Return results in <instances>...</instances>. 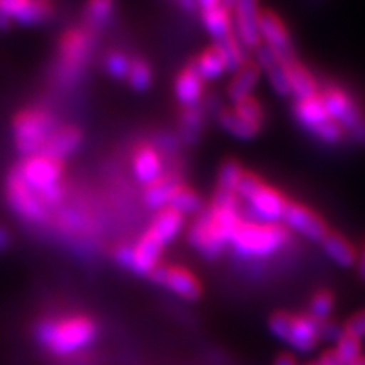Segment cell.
Segmentation results:
<instances>
[{"label": "cell", "mask_w": 365, "mask_h": 365, "mask_svg": "<svg viewBox=\"0 0 365 365\" xmlns=\"http://www.w3.org/2000/svg\"><path fill=\"white\" fill-rule=\"evenodd\" d=\"M31 333L44 352L68 357L93 345L100 327L97 319L85 313L44 314L36 319Z\"/></svg>", "instance_id": "obj_1"}, {"label": "cell", "mask_w": 365, "mask_h": 365, "mask_svg": "<svg viewBox=\"0 0 365 365\" xmlns=\"http://www.w3.org/2000/svg\"><path fill=\"white\" fill-rule=\"evenodd\" d=\"M98 31L85 24L83 21L65 27L58 36L54 48L51 83L58 90H71L83 80L97 48Z\"/></svg>", "instance_id": "obj_2"}, {"label": "cell", "mask_w": 365, "mask_h": 365, "mask_svg": "<svg viewBox=\"0 0 365 365\" xmlns=\"http://www.w3.org/2000/svg\"><path fill=\"white\" fill-rule=\"evenodd\" d=\"M12 168L21 176V180L53 210V215L66 202V161L48 156L44 153H36L21 158V161L14 164Z\"/></svg>", "instance_id": "obj_3"}, {"label": "cell", "mask_w": 365, "mask_h": 365, "mask_svg": "<svg viewBox=\"0 0 365 365\" xmlns=\"http://www.w3.org/2000/svg\"><path fill=\"white\" fill-rule=\"evenodd\" d=\"M59 124L56 113L46 105H27L14 113L11 122L14 148L21 158L41 153L46 140Z\"/></svg>", "instance_id": "obj_4"}, {"label": "cell", "mask_w": 365, "mask_h": 365, "mask_svg": "<svg viewBox=\"0 0 365 365\" xmlns=\"http://www.w3.org/2000/svg\"><path fill=\"white\" fill-rule=\"evenodd\" d=\"M289 242V230L282 225L242 222L230 242V249L237 257L245 261H262L281 252Z\"/></svg>", "instance_id": "obj_5"}, {"label": "cell", "mask_w": 365, "mask_h": 365, "mask_svg": "<svg viewBox=\"0 0 365 365\" xmlns=\"http://www.w3.org/2000/svg\"><path fill=\"white\" fill-rule=\"evenodd\" d=\"M4 196L14 215L31 227L51 225L53 210L44 203V200L31 190L21 176L11 168L4 181Z\"/></svg>", "instance_id": "obj_6"}, {"label": "cell", "mask_w": 365, "mask_h": 365, "mask_svg": "<svg viewBox=\"0 0 365 365\" xmlns=\"http://www.w3.org/2000/svg\"><path fill=\"white\" fill-rule=\"evenodd\" d=\"M319 98L325 105L328 117L335 120L345 134H349L355 143L365 145V113L354 97L339 86L319 88Z\"/></svg>", "instance_id": "obj_7"}, {"label": "cell", "mask_w": 365, "mask_h": 365, "mask_svg": "<svg viewBox=\"0 0 365 365\" xmlns=\"http://www.w3.org/2000/svg\"><path fill=\"white\" fill-rule=\"evenodd\" d=\"M54 14L56 0H0V29L48 24Z\"/></svg>", "instance_id": "obj_8"}, {"label": "cell", "mask_w": 365, "mask_h": 365, "mask_svg": "<svg viewBox=\"0 0 365 365\" xmlns=\"http://www.w3.org/2000/svg\"><path fill=\"white\" fill-rule=\"evenodd\" d=\"M188 242L196 252L208 261L218 259L228 249V245L222 240L215 225H213L212 212L208 207H205L195 217L188 230Z\"/></svg>", "instance_id": "obj_9"}, {"label": "cell", "mask_w": 365, "mask_h": 365, "mask_svg": "<svg viewBox=\"0 0 365 365\" xmlns=\"http://www.w3.org/2000/svg\"><path fill=\"white\" fill-rule=\"evenodd\" d=\"M149 279L154 284H159L171 291L173 294L180 296L186 301H196L202 296V282L188 269L181 266H170V264H159Z\"/></svg>", "instance_id": "obj_10"}, {"label": "cell", "mask_w": 365, "mask_h": 365, "mask_svg": "<svg viewBox=\"0 0 365 365\" xmlns=\"http://www.w3.org/2000/svg\"><path fill=\"white\" fill-rule=\"evenodd\" d=\"M259 36L261 44L271 49L281 61L291 63L296 59V49L289 31L279 17L271 11H262L259 19Z\"/></svg>", "instance_id": "obj_11"}, {"label": "cell", "mask_w": 365, "mask_h": 365, "mask_svg": "<svg viewBox=\"0 0 365 365\" xmlns=\"http://www.w3.org/2000/svg\"><path fill=\"white\" fill-rule=\"evenodd\" d=\"M282 225L303 239L318 242V244H322V240L330 234L325 220L318 213L296 202L287 203L284 217H282Z\"/></svg>", "instance_id": "obj_12"}, {"label": "cell", "mask_w": 365, "mask_h": 365, "mask_svg": "<svg viewBox=\"0 0 365 365\" xmlns=\"http://www.w3.org/2000/svg\"><path fill=\"white\" fill-rule=\"evenodd\" d=\"M261 12L257 0H237L235 7L230 12L234 36L247 51H254L261 46V36H259Z\"/></svg>", "instance_id": "obj_13"}, {"label": "cell", "mask_w": 365, "mask_h": 365, "mask_svg": "<svg viewBox=\"0 0 365 365\" xmlns=\"http://www.w3.org/2000/svg\"><path fill=\"white\" fill-rule=\"evenodd\" d=\"M287 203L289 202L281 191L269 185H264L247 202V213L250 217L244 222L269 223V225L282 223Z\"/></svg>", "instance_id": "obj_14"}, {"label": "cell", "mask_w": 365, "mask_h": 365, "mask_svg": "<svg viewBox=\"0 0 365 365\" xmlns=\"http://www.w3.org/2000/svg\"><path fill=\"white\" fill-rule=\"evenodd\" d=\"M130 170L135 181L145 188L164 176L163 154L153 143H139L132 149Z\"/></svg>", "instance_id": "obj_15"}, {"label": "cell", "mask_w": 365, "mask_h": 365, "mask_svg": "<svg viewBox=\"0 0 365 365\" xmlns=\"http://www.w3.org/2000/svg\"><path fill=\"white\" fill-rule=\"evenodd\" d=\"M83 139L85 134L80 125L68 124V122L66 124H61V122H59L56 129L49 134L41 153L56 159H61V161H66V158L73 156V154H76L81 149Z\"/></svg>", "instance_id": "obj_16"}, {"label": "cell", "mask_w": 365, "mask_h": 365, "mask_svg": "<svg viewBox=\"0 0 365 365\" xmlns=\"http://www.w3.org/2000/svg\"><path fill=\"white\" fill-rule=\"evenodd\" d=\"M163 252V245L150 235V232L145 230L132 244V261L129 271L149 277V274L159 266Z\"/></svg>", "instance_id": "obj_17"}, {"label": "cell", "mask_w": 365, "mask_h": 365, "mask_svg": "<svg viewBox=\"0 0 365 365\" xmlns=\"http://www.w3.org/2000/svg\"><path fill=\"white\" fill-rule=\"evenodd\" d=\"M284 341L296 352H309L319 341V323L308 313L293 314V322H291V328Z\"/></svg>", "instance_id": "obj_18"}, {"label": "cell", "mask_w": 365, "mask_h": 365, "mask_svg": "<svg viewBox=\"0 0 365 365\" xmlns=\"http://www.w3.org/2000/svg\"><path fill=\"white\" fill-rule=\"evenodd\" d=\"M205 81L200 78L198 73L193 70V66L188 65L178 73L175 78V85H173V90H175V97L178 103L181 105V108L188 107H196V105L203 103L205 97Z\"/></svg>", "instance_id": "obj_19"}, {"label": "cell", "mask_w": 365, "mask_h": 365, "mask_svg": "<svg viewBox=\"0 0 365 365\" xmlns=\"http://www.w3.org/2000/svg\"><path fill=\"white\" fill-rule=\"evenodd\" d=\"M185 227V217L171 208H164L156 212L149 223L148 232L156 239L164 249L176 240Z\"/></svg>", "instance_id": "obj_20"}, {"label": "cell", "mask_w": 365, "mask_h": 365, "mask_svg": "<svg viewBox=\"0 0 365 365\" xmlns=\"http://www.w3.org/2000/svg\"><path fill=\"white\" fill-rule=\"evenodd\" d=\"M286 73H287V81H289V90L291 97L298 100H307L313 98L319 95V85L314 80V76L308 71V68H304L298 59L294 61L286 63Z\"/></svg>", "instance_id": "obj_21"}, {"label": "cell", "mask_w": 365, "mask_h": 365, "mask_svg": "<svg viewBox=\"0 0 365 365\" xmlns=\"http://www.w3.org/2000/svg\"><path fill=\"white\" fill-rule=\"evenodd\" d=\"M293 113L296 122H298L304 130H308L309 134H313L319 125H323L327 120H330L325 105H323L319 95L313 98L298 100V102H294Z\"/></svg>", "instance_id": "obj_22"}, {"label": "cell", "mask_w": 365, "mask_h": 365, "mask_svg": "<svg viewBox=\"0 0 365 365\" xmlns=\"http://www.w3.org/2000/svg\"><path fill=\"white\" fill-rule=\"evenodd\" d=\"M261 78V70L255 63H245L239 71L234 73V78L227 86V98L232 103L240 102V100L252 97V91Z\"/></svg>", "instance_id": "obj_23"}, {"label": "cell", "mask_w": 365, "mask_h": 365, "mask_svg": "<svg viewBox=\"0 0 365 365\" xmlns=\"http://www.w3.org/2000/svg\"><path fill=\"white\" fill-rule=\"evenodd\" d=\"M181 182L176 180V176H166L164 175L161 180H158L153 185L145 186L143 191V202L145 207L153 212H159L170 207V202L175 195Z\"/></svg>", "instance_id": "obj_24"}, {"label": "cell", "mask_w": 365, "mask_h": 365, "mask_svg": "<svg viewBox=\"0 0 365 365\" xmlns=\"http://www.w3.org/2000/svg\"><path fill=\"white\" fill-rule=\"evenodd\" d=\"M117 11V0H85L81 6V21L95 31H102L110 24Z\"/></svg>", "instance_id": "obj_25"}, {"label": "cell", "mask_w": 365, "mask_h": 365, "mask_svg": "<svg viewBox=\"0 0 365 365\" xmlns=\"http://www.w3.org/2000/svg\"><path fill=\"white\" fill-rule=\"evenodd\" d=\"M322 249L327 254V257L331 262H335L340 267H352L357 262V252L354 245L350 244L345 237L330 232L325 239L322 240Z\"/></svg>", "instance_id": "obj_26"}, {"label": "cell", "mask_w": 365, "mask_h": 365, "mask_svg": "<svg viewBox=\"0 0 365 365\" xmlns=\"http://www.w3.org/2000/svg\"><path fill=\"white\" fill-rule=\"evenodd\" d=\"M193 66V70L198 73V76L203 81H215L220 80L227 73L225 61H223L222 54L215 46L205 49L203 53H200L193 61L190 63Z\"/></svg>", "instance_id": "obj_27"}, {"label": "cell", "mask_w": 365, "mask_h": 365, "mask_svg": "<svg viewBox=\"0 0 365 365\" xmlns=\"http://www.w3.org/2000/svg\"><path fill=\"white\" fill-rule=\"evenodd\" d=\"M200 19H202L203 29L215 43L230 38L234 34V26H232V14L223 9L222 6L212 11L200 12Z\"/></svg>", "instance_id": "obj_28"}, {"label": "cell", "mask_w": 365, "mask_h": 365, "mask_svg": "<svg viewBox=\"0 0 365 365\" xmlns=\"http://www.w3.org/2000/svg\"><path fill=\"white\" fill-rule=\"evenodd\" d=\"M205 124L203 105L181 108L180 113V139L185 144L195 145L200 140Z\"/></svg>", "instance_id": "obj_29"}, {"label": "cell", "mask_w": 365, "mask_h": 365, "mask_svg": "<svg viewBox=\"0 0 365 365\" xmlns=\"http://www.w3.org/2000/svg\"><path fill=\"white\" fill-rule=\"evenodd\" d=\"M217 122L228 135H232L237 140H252L261 132V127L249 124L247 120H244V118H240L237 113H234L232 108H223L218 113Z\"/></svg>", "instance_id": "obj_30"}, {"label": "cell", "mask_w": 365, "mask_h": 365, "mask_svg": "<svg viewBox=\"0 0 365 365\" xmlns=\"http://www.w3.org/2000/svg\"><path fill=\"white\" fill-rule=\"evenodd\" d=\"M168 208L175 210V212H178L180 215L186 218L191 215H198L205 207H203L202 196L196 193L195 190H191L185 185H180L178 186V190L175 191V195H173L170 207Z\"/></svg>", "instance_id": "obj_31"}, {"label": "cell", "mask_w": 365, "mask_h": 365, "mask_svg": "<svg viewBox=\"0 0 365 365\" xmlns=\"http://www.w3.org/2000/svg\"><path fill=\"white\" fill-rule=\"evenodd\" d=\"M213 46L220 51L223 61H225L227 71L230 73L239 71L240 68L247 63V54H245L247 53V49L239 43V39H237L234 34H232L230 38L218 41V43H215Z\"/></svg>", "instance_id": "obj_32"}, {"label": "cell", "mask_w": 365, "mask_h": 365, "mask_svg": "<svg viewBox=\"0 0 365 365\" xmlns=\"http://www.w3.org/2000/svg\"><path fill=\"white\" fill-rule=\"evenodd\" d=\"M153 68L143 58H132L129 73H127V85L137 93H144L153 85Z\"/></svg>", "instance_id": "obj_33"}, {"label": "cell", "mask_w": 365, "mask_h": 365, "mask_svg": "<svg viewBox=\"0 0 365 365\" xmlns=\"http://www.w3.org/2000/svg\"><path fill=\"white\" fill-rule=\"evenodd\" d=\"M132 58L127 56L120 49H110L103 54L102 66L105 73L113 80H125L127 73H129Z\"/></svg>", "instance_id": "obj_34"}, {"label": "cell", "mask_w": 365, "mask_h": 365, "mask_svg": "<svg viewBox=\"0 0 365 365\" xmlns=\"http://www.w3.org/2000/svg\"><path fill=\"white\" fill-rule=\"evenodd\" d=\"M244 168L240 166L239 163L230 159V161H225L218 168L217 173V190L223 191H232L235 193L237 185H239L242 176H244Z\"/></svg>", "instance_id": "obj_35"}, {"label": "cell", "mask_w": 365, "mask_h": 365, "mask_svg": "<svg viewBox=\"0 0 365 365\" xmlns=\"http://www.w3.org/2000/svg\"><path fill=\"white\" fill-rule=\"evenodd\" d=\"M333 307H335V298H333V294L328 293V291H319V293L314 294L312 301H309L308 314L313 319H317L318 323L327 322L333 312Z\"/></svg>", "instance_id": "obj_36"}, {"label": "cell", "mask_w": 365, "mask_h": 365, "mask_svg": "<svg viewBox=\"0 0 365 365\" xmlns=\"http://www.w3.org/2000/svg\"><path fill=\"white\" fill-rule=\"evenodd\" d=\"M360 350H362V346H360V339L344 331V335H341L340 340L336 341L335 354L341 365H349L360 357Z\"/></svg>", "instance_id": "obj_37"}, {"label": "cell", "mask_w": 365, "mask_h": 365, "mask_svg": "<svg viewBox=\"0 0 365 365\" xmlns=\"http://www.w3.org/2000/svg\"><path fill=\"white\" fill-rule=\"evenodd\" d=\"M232 110H234V113H237L240 118L247 120L249 124L259 127H262L264 124V110L261 103H259L254 97H247L240 100V102L234 103V108H232Z\"/></svg>", "instance_id": "obj_38"}, {"label": "cell", "mask_w": 365, "mask_h": 365, "mask_svg": "<svg viewBox=\"0 0 365 365\" xmlns=\"http://www.w3.org/2000/svg\"><path fill=\"white\" fill-rule=\"evenodd\" d=\"M314 139H318L322 144H327V145H336L340 144L341 140H344L345 137V130L341 129V127L336 124L335 120H327L325 124L319 125L317 130L312 134Z\"/></svg>", "instance_id": "obj_39"}, {"label": "cell", "mask_w": 365, "mask_h": 365, "mask_svg": "<svg viewBox=\"0 0 365 365\" xmlns=\"http://www.w3.org/2000/svg\"><path fill=\"white\" fill-rule=\"evenodd\" d=\"M266 185L261 178L252 175V173H244V176H242V180L239 185H237V190H235V195L239 196L240 202H245L247 203L252 196L257 193L259 190L262 188V186Z\"/></svg>", "instance_id": "obj_40"}, {"label": "cell", "mask_w": 365, "mask_h": 365, "mask_svg": "<svg viewBox=\"0 0 365 365\" xmlns=\"http://www.w3.org/2000/svg\"><path fill=\"white\" fill-rule=\"evenodd\" d=\"M291 322H293V314L286 312H277L271 314V318H269V330L279 340H286L287 331L291 328Z\"/></svg>", "instance_id": "obj_41"}, {"label": "cell", "mask_w": 365, "mask_h": 365, "mask_svg": "<svg viewBox=\"0 0 365 365\" xmlns=\"http://www.w3.org/2000/svg\"><path fill=\"white\" fill-rule=\"evenodd\" d=\"M341 335H344V328H340L336 323L330 322V319L319 323V340L339 341Z\"/></svg>", "instance_id": "obj_42"}, {"label": "cell", "mask_w": 365, "mask_h": 365, "mask_svg": "<svg viewBox=\"0 0 365 365\" xmlns=\"http://www.w3.org/2000/svg\"><path fill=\"white\" fill-rule=\"evenodd\" d=\"M344 331L357 336V339H362V336H365V312L354 314V317L345 323Z\"/></svg>", "instance_id": "obj_43"}, {"label": "cell", "mask_w": 365, "mask_h": 365, "mask_svg": "<svg viewBox=\"0 0 365 365\" xmlns=\"http://www.w3.org/2000/svg\"><path fill=\"white\" fill-rule=\"evenodd\" d=\"M220 6V0H196V12H207Z\"/></svg>", "instance_id": "obj_44"}, {"label": "cell", "mask_w": 365, "mask_h": 365, "mask_svg": "<svg viewBox=\"0 0 365 365\" xmlns=\"http://www.w3.org/2000/svg\"><path fill=\"white\" fill-rule=\"evenodd\" d=\"M175 2L182 9V11L190 14L196 12V0H175Z\"/></svg>", "instance_id": "obj_45"}, {"label": "cell", "mask_w": 365, "mask_h": 365, "mask_svg": "<svg viewBox=\"0 0 365 365\" xmlns=\"http://www.w3.org/2000/svg\"><path fill=\"white\" fill-rule=\"evenodd\" d=\"M9 242H11V235H9V232L6 230V228L0 227V252L7 247Z\"/></svg>", "instance_id": "obj_46"}, {"label": "cell", "mask_w": 365, "mask_h": 365, "mask_svg": "<svg viewBox=\"0 0 365 365\" xmlns=\"http://www.w3.org/2000/svg\"><path fill=\"white\" fill-rule=\"evenodd\" d=\"M355 264H357L360 277H364V279H365V249L357 255V262H355Z\"/></svg>", "instance_id": "obj_47"}, {"label": "cell", "mask_w": 365, "mask_h": 365, "mask_svg": "<svg viewBox=\"0 0 365 365\" xmlns=\"http://www.w3.org/2000/svg\"><path fill=\"white\" fill-rule=\"evenodd\" d=\"M274 365H296V362H294V359L291 357V355L282 354V355H279V357H277L276 364H274Z\"/></svg>", "instance_id": "obj_48"}, {"label": "cell", "mask_w": 365, "mask_h": 365, "mask_svg": "<svg viewBox=\"0 0 365 365\" xmlns=\"http://www.w3.org/2000/svg\"><path fill=\"white\" fill-rule=\"evenodd\" d=\"M349 365H365V357H362V355H360L357 360H354V362L349 364Z\"/></svg>", "instance_id": "obj_49"}]
</instances>
